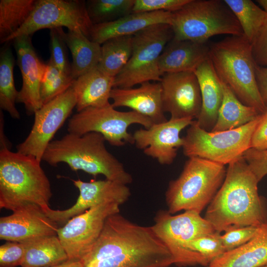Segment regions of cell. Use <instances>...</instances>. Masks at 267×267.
Returning <instances> with one entry per match:
<instances>
[{"mask_svg":"<svg viewBox=\"0 0 267 267\" xmlns=\"http://www.w3.org/2000/svg\"><path fill=\"white\" fill-rule=\"evenodd\" d=\"M267 262V220L244 244L225 251L207 267H260Z\"/></svg>","mask_w":267,"mask_h":267,"instance_id":"obj_25","label":"cell"},{"mask_svg":"<svg viewBox=\"0 0 267 267\" xmlns=\"http://www.w3.org/2000/svg\"><path fill=\"white\" fill-rule=\"evenodd\" d=\"M151 227L169 249L174 264L179 267L200 265L187 245L196 238L216 231L200 214L192 211L173 215L168 211L160 210Z\"/></svg>","mask_w":267,"mask_h":267,"instance_id":"obj_11","label":"cell"},{"mask_svg":"<svg viewBox=\"0 0 267 267\" xmlns=\"http://www.w3.org/2000/svg\"><path fill=\"white\" fill-rule=\"evenodd\" d=\"M110 98L114 108L127 107L149 118L155 124L167 121L163 107L162 88L160 82L141 84L136 88H113Z\"/></svg>","mask_w":267,"mask_h":267,"instance_id":"obj_20","label":"cell"},{"mask_svg":"<svg viewBox=\"0 0 267 267\" xmlns=\"http://www.w3.org/2000/svg\"><path fill=\"white\" fill-rule=\"evenodd\" d=\"M134 0H89V17L93 25L111 22L133 13Z\"/></svg>","mask_w":267,"mask_h":267,"instance_id":"obj_33","label":"cell"},{"mask_svg":"<svg viewBox=\"0 0 267 267\" xmlns=\"http://www.w3.org/2000/svg\"><path fill=\"white\" fill-rule=\"evenodd\" d=\"M209 57L220 80L244 104L262 114L267 110L258 86L251 43L230 36L210 45Z\"/></svg>","mask_w":267,"mask_h":267,"instance_id":"obj_5","label":"cell"},{"mask_svg":"<svg viewBox=\"0 0 267 267\" xmlns=\"http://www.w3.org/2000/svg\"><path fill=\"white\" fill-rule=\"evenodd\" d=\"M35 0H0V42L15 33L26 22L34 7Z\"/></svg>","mask_w":267,"mask_h":267,"instance_id":"obj_30","label":"cell"},{"mask_svg":"<svg viewBox=\"0 0 267 267\" xmlns=\"http://www.w3.org/2000/svg\"><path fill=\"white\" fill-rule=\"evenodd\" d=\"M120 205L105 203L91 208L69 220L57 235L69 260L84 262L98 238L106 219L120 212Z\"/></svg>","mask_w":267,"mask_h":267,"instance_id":"obj_13","label":"cell"},{"mask_svg":"<svg viewBox=\"0 0 267 267\" xmlns=\"http://www.w3.org/2000/svg\"><path fill=\"white\" fill-rule=\"evenodd\" d=\"M24 255L23 243L6 241L0 246V267H21Z\"/></svg>","mask_w":267,"mask_h":267,"instance_id":"obj_39","label":"cell"},{"mask_svg":"<svg viewBox=\"0 0 267 267\" xmlns=\"http://www.w3.org/2000/svg\"><path fill=\"white\" fill-rule=\"evenodd\" d=\"M262 114L240 127L221 132H209L201 128L193 120L183 137L184 155L199 157L222 165L242 158L251 148L253 134Z\"/></svg>","mask_w":267,"mask_h":267,"instance_id":"obj_8","label":"cell"},{"mask_svg":"<svg viewBox=\"0 0 267 267\" xmlns=\"http://www.w3.org/2000/svg\"><path fill=\"white\" fill-rule=\"evenodd\" d=\"M221 233L215 231L190 241L187 249L199 261L200 265L207 267L225 252Z\"/></svg>","mask_w":267,"mask_h":267,"instance_id":"obj_35","label":"cell"},{"mask_svg":"<svg viewBox=\"0 0 267 267\" xmlns=\"http://www.w3.org/2000/svg\"><path fill=\"white\" fill-rule=\"evenodd\" d=\"M190 0H134V13L167 11L174 12L181 9Z\"/></svg>","mask_w":267,"mask_h":267,"instance_id":"obj_37","label":"cell"},{"mask_svg":"<svg viewBox=\"0 0 267 267\" xmlns=\"http://www.w3.org/2000/svg\"><path fill=\"white\" fill-rule=\"evenodd\" d=\"M41 163L32 156L0 148V209L13 212L31 204L43 210L50 207V183Z\"/></svg>","mask_w":267,"mask_h":267,"instance_id":"obj_4","label":"cell"},{"mask_svg":"<svg viewBox=\"0 0 267 267\" xmlns=\"http://www.w3.org/2000/svg\"><path fill=\"white\" fill-rule=\"evenodd\" d=\"M67 45L57 28L50 29L49 61L63 74L71 75V64L68 59Z\"/></svg>","mask_w":267,"mask_h":267,"instance_id":"obj_36","label":"cell"},{"mask_svg":"<svg viewBox=\"0 0 267 267\" xmlns=\"http://www.w3.org/2000/svg\"><path fill=\"white\" fill-rule=\"evenodd\" d=\"M210 45L207 43L173 38L168 43L159 59L163 75L167 73L193 72L209 57Z\"/></svg>","mask_w":267,"mask_h":267,"instance_id":"obj_22","label":"cell"},{"mask_svg":"<svg viewBox=\"0 0 267 267\" xmlns=\"http://www.w3.org/2000/svg\"><path fill=\"white\" fill-rule=\"evenodd\" d=\"M84 267H170V252L151 226L138 225L119 213L110 216Z\"/></svg>","mask_w":267,"mask_h":267,"instance_id":"obj_1","label":"cell"},{"mask_svg":"<svg viewBox=\"0 0 267 267\" xmlns=\"http://www.w3.org/2000/svg\"><path fill=\"white\" fill-rule=\"evenodd\" d=\"M172 26L157 24L133 36V51L126 66L115 77L113 88L128 89L150 81L160 82L162 74L159 59L173 38Z\"/></svg>","mask_w":267,"mask_h":267,"instance_id":"obj_9","label":"cell"},{"mask_svg":"<svg viewBox=\"0 0 267 267\" xmlns=\"http://www.w3.org/2000/svg\"><path fill=\"white\" fill-rule=\"evenodd\" d=\"M251 43L267 20V13L251 0H224Z\"/></svg>","mask_w":267,"mask_h":267,"instance_id":"obj_32","label":"cell"},{"mask_svg":"<svg viewBox=\"0 0 267 267\" xmlns=\"http://www.w3.org/2000/svg\"><path fill=\"white\" fill-rule=\"evenodd\" d=\"M15 60L11 48L5 46L0 54V107L11 117L18 119L20 113L15 106L18 91L13 77Z\"/></svg>","mask_w":267,"mask_h":267,"instance_id":"obj_31","label":"cell"},{"mask_svg":"<svg viewBox=\"0 0 267 267\" xmlns=\"http://www.w3.org/2000/svg\"><path fill=\"white\" fill-rule=\"evenodd\" d=\"M56 28L71 52V75L73 78H77L98 65L101 44L91 41L81 33L69 30L65 32L62 27Z\"/></svg>","mask_w":267,"mask_h":267,"instance_id":"obj_26","label":"cell"},{"mask_svg":"<svg viewBox=\"0 0 267 267\" xmlns=\"http://www.w3.org/2000/svg\"><path fill=\"white\" fill-rule=\"evenodd\" d=\"M192 118L171 119L153 124L148 129L140 128L133 134L134 144L147 156L156 159L161 165H171L182 147L181 131L193 122Z\"/></svg>","mask_w":267,"mask_h":267,"instance_id":"obj_17","label":"cell"},{"mask_svg":"<svg viewBox=\"0 0 267 267\" xmlns=\"http://www.w3.org/2000/svg\"><path fill=\"white\" fill-rule=\"evenodd\" d=\"M226 173L224 165L188 158L179 177L169 183L165 193L167 211L171 214L181 211L201 214L221 187Z\"/></svg>","mask_w":267,"mask_h":267,"instance_id":"obj_6","label":"cell"},{"mask_svg":"<svg viewBox=\"0 0 267 267\" xmlns=\"http://www.w3.org/2000/svg\"><path fill=\"white\" fill-rule=\"evenodd\" d=\"M243 158L259 182L267 175V149H248Z\"/></svg>","mask_w":267,"mask_h":267,"instance_id":"obj_40","label":"cell"},{"mask_svg":"<svg viewBox=\"0 0 267 267\" xmlns=\"http://www.w3.org/2000/svg\"><path fill=\"white\" fill-rule=\"evenodd\" d=\"M251 148L257 150L267 149V110L263 114L252 137Z\"/></svg>","mask_w":267,"mask_h":267,"instance_id":"obj_42","label":"cell"},{"mask_svg":"<svg viewBox=\"0 0 267 267\" xmlns=\"http://www.w3.org/2000/svg\"><path fill=\"white\" fill-rule=\"evenodd\" d=\"M12 41L22 77V86L16 102L23 103L27 113L31 115L42 106L40 87L46 64L37 54L31 36L22 35Z\"/></svg>","mask_w":267,"mask_h":267,"instance_id":"obj_19","label":"cell"},{"mask_svg":"<svg viewBox=\"0 0 267 267\" xmlns=\"http://www.w3.org/2000/svg\"><path fill=\"white\" fill-rule=\"evenodd\" d=\"M194 73L199 83L202 98L201 112L196 121L201 128L211 132L217 122L222 101V82L210 57L203 62Z\"/></svg>","mask_w":267,"mask_h":267,"instance_id":"obj_23","label":"cell"},{"mask_svg":"<svg viewBox=\"0 0 267 267\" xmlns=\"http://www.w3.org/2000/svg\"><path fill=\"white\" fill-rule=\"evenodd\" d=\"M172 12L154 11L132 13L116 20L93 25L89 38L102 44L116 37L133 36L143 29L157 24L171 25Z\"/></svg>","mask_w":267,"mask_h":267,"instance_id":"obj_21","label":"cell"},{"mask_svg":"<svg viewBox=\"0 0 267 267\" xmlns=\"http://www.w3.org/2000/svg\"><path fill=\"white\" fill-rule=\"evenodd\" d=\"M171 26L173 39L178 41L207 43L215 35H244L224 0H190L181 9L172 12Z\"/></svg>","mask_w":267,"mask_h":267,"instance_id":"obj_7","label":"cell"},{"mask_svg":"<svg viewBox=\"0 0 267 267\" xmlns=\"http://www.w3.org/2000/svg\"><path fill=\"white\" fill-rule=\"evenodd\" d=\"M0 218V239L25 242L38 238L57 235L59 224L40 206L31 204Z\"/></svg>","mask_w":267,"mask_h":267,"instance_id":"obj_18","label":"cell"},{"mask_svg":"<svg viewBox=\"0 0 267 267\" xmlns=\"http://www.w3.org/2000/svg\"><path fill=\"white\" fill-rule=\"evenodd\" d=\"M92 25L85 0H37L26 22L3 43L22 35L31 36L43 29L62 27L89 38Z\"/></svg>","mask_w":267,"mask_h":267,"instance_id":"obj_12","label":"cell"},{"mask_svg":"<svg viewBox=\"0 0 267 267\" xmlns=\"http://www.w3.org/2000/svg\"><path fill=\"white\" fill-rule=\"evenodd\" d=\"M114 80L115 77L103 72L98 66L75 79L71 88L76 97L77 112L111 104L110 95Z\"/></svg>","mask_w":267,"mask_h":267,"instance_id":"obj_24","label":"cell"},{"mask_svg":"<svg viewBox=\"0 0 267 267\" xmlns=\"http://www.w3.org/2000/svg\"><path fill=\"white\" fill-rule=\"evenodd\" d=\"M75 79L61 73L49 60L46 64L40 87L42 106L71 87Z\"/></svg>","mask_w":267,"mask_h":267,"instance_id":"obj_34","label":"cell"},{"mask_svg":"<svg viewBox=\"0 0 267 267\" xmlns=\"http://www.w3.org/2000/svg\"><path fill=\"white\" fill-rule=\"evenodd\" d=\"M163 107L171 119L198 118L202 98L197 78L193 72L165 73L160 82Z\"/></svg>","mask_w":267,"mask_h":267,"instance_id":"obj_16","label":"cell"},{"mask_svg":"<svg viewBox=\"0 0 267 267\" xmlns=\"http://www.w3.org/2000/svg\"><path fill=\"white\" fill-rule=\"evenodd\" d=\"M258 226L234 227L224 231L221 235V239L225 251L237 248L250 240L256 234Z\"/></svg>","mask_w":267,"mask_h":267,"instance_id":"obj_38","label":"cell"},{"mask_svg":"<svg viewBox=\"0 0 267 267\" xmlns=\"http://www.w3.org/2000/svg\"><path fill=\"white\" fill-rule=\"evenodd\" d=\"M71 180L79 190L76 203L65 210H56L49 207L44 210L48 217L59 225L65 224L72 218L100 204L115 202L122 205L131 194L127 185L107 179L89 182L80 179Z\"/></svg>","mask_w":267,"mask_h":267,"instance_id":"obj_15","label":"cell"},{"mask_svg":"<svg viewBox=\"0 0 267 267\" xmlns=\"http://www.w3.org/2000/svg\"><path fill=\"white\" fill-rule=\"evenodd\" d=\"M260 267H267V262L265 265Z\"/></svg>","mask_w":267,"mask_h":267,"instance_id":"obj_46","label":"cell"},{"mask_svg":"<svg viewBox=\"0 0 267 267\" xmlns=\"http://www.w3.org/2000/svg\"><path fill=\"white\" fill-rule=\"evenodd\" d=\"M258 182L243 157L230 163L204 218L220 233L234 227L260 225L267 220V205L259 194Z\"/></svg>","mask_w":267,"mask_h":267,"instance_id":"obj_2","label":"cell"},{"mask_svg":"<svg viewBox=\"0 0 267 267\" xmlns=\"http://www.w3.org/2000/svg\"><path fill=\"white\" fill-rule=\"evenodd\" d=\"M105 141L96 132L82 135L68 133L49 143L42 161L52 166L63 162L74 171L82 170L94 177L102 175L107 179L126 185L131 183L132 176L107 150Z\"/></svg>","mask_w":267,"mask_h":267,"instance_id":"obj_3","label":"cell"},{"mask_svg":"<svg viewBox=\"0 0 267 267\" xmlns=\"http://www.w3.org/2000/svg\"><path fill=\"white\" fill-rule=\"evenodd\" d=\"M255 72L259 89L267 107V67L260 66L256 63Z\"/></svg>","mask_w":267,"mask_h":267,"instance_id":"obj_43","label":"cell"},{"mask_svg":"<svg viewBox=\"0 0 267 267\" xmlns=\"http://www.w3.org/2000/svg\"><path fill=\"white\" fill-rule=\"evenodd\" d=\"M252 47L257 64L267 67V20L252 42Z\"/></svg>","mask_w":267,"mask_h":267,"instance_id":"obj_41","label":"cell"},{"mask_svg":"<svg viewBox=\"0 0 267 267\" xmlns=\"http://www.w3.org/2000/svg\"><path fill=\"white\" fill-rule=\"evenodd\" d=\"M134 124L145 129L153 124L148 117L134 111L122 112L115 109L111 104L103 107L87 108L74 114L69 119L68 133L82 135L90 132L101 134L110 145L122 146L134 144L133 135L128 128Z\"/></svg>","mask_w":267,"mask_h":267,"instance_id":"obj_10","label":"cell"},{"mask_svg":"<svg viewBox=\"0 0 267 267\" xmlns=\"http://www.w3.org/2000/svg\"><path fill=\"white\" fill-rule=\"evenodd\" d=\"M75 93L71 87L34 113V122L26 138L16 146L17 152L42 161L44 153L56 132L76 107Z\"/></svg>","mask_w":267,"mask_h":267,"instance_id":"obj_14","label":"cell"},{"mask_svg":"<svg viewBox=\"0 0 267 267\" xmlns=\"http://www.w3.org/2000/svg\"><path fill=\"white\" fill-rule=\"evenodd\" d=\"M133 51V36L114 38L101 44L98 68L115 77L124 68Z\"/></svg>","mask_w":267,"mask_h":267,"instance_id":"obj_29","label":"cell"},{"mask_svg":"<svg viewBox=\"0 0 267 267\" xmlns=\"http://www.w3.org/2000/svg\"><path fill=\"white\" fill-rule=\"evenodd\" d=\"M256 1L262 7L263 9L267 13V0H258Z\"/></svg>","mask_w":267,"mask_h":267,"instance_id":"obj_45","label":"cell"},{"mask_svg":"<svg viewBox=\"0 0 267 267\" xmlns=\"http://www.w3.org/2000/svg\"><path fill=\"white\" fill-rule=\"evenodd\" d=\"M84 264L81 261L68 260L59 265L47 267H84Z\"/></svg>","mask_w":267,"mask_h":267,"instance_id":"obj_44","label":"cell"},{"mask_svg":"<svg viewBox=\"0 0 267 267\" xmlns=\"http://www.w3.org/2000/svg\"><path fill=\"white\" fill-rule=\"evenodd\" d=\"M221 82L223 89L222 101L217 122L211 132L224 131L240 127L255 120L261 115L254 108L242 103L229 87Z\"/></svg>","mask_w":267,"mask_h":267,"instance_id":"obj_28","label":"cell"},{"mask_svg":"<svg viewBox=\"0 0 267 267\" xmlns=\"http://www.w3.org/2000/svg\"><path fill=\"white\" fill-rule=\"evenodd\" d=\"M25 255L21 267H47L69 260L57 235L47 236L23 242Z\"/></svg>","mask_w":267,"mask_h":267,"instance_id":"obj_27","label":"cell"}]
</instances>
